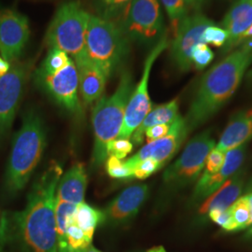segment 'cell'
I'll return each mask as SVG.
<instances>
[{
	"instance_id": "6da1fadb",
	"label": "cell",
	"mask_w": 252,
	"mask_h": 252,
	"mask_svg": "<svg viewBox=\"0 0 252 252\" xmlns=\"http://www.w3.org/2000/svg\"><path fill=\"white\" fill-rule=\"evenodd\" d=\"M63 169L53 162L36 180L26 208L0 220V252H58L56 189Z\"/></svg>"
},
{
	"instance_id": "7a4b0ae2",
	"label": "cell",
	"mask_w": 252,
	"mask_h": 252,
	"mask_svg": "<svg viewBox=\"0 0 252 252\" xmlns=\"http://www.w3.org/2000/svg\"><path fill=\"white\" fill-rule=\"evenodd\" d=\"M252 64V52L237 48L205 73L184 117L189 133L204 126L225 106Z\"/></svg>"
},
{
	"instance_id": "3957f363",
	"label": "cell",
	"mask_w": 252,
	"mask_h": 252,
	"mask_svg": "<svg viewBox=\"0 0 252 252\" xmlns=\"http://www.w3.org/2000/svg\"><path fill=\"white\" fill-rule=\"evenodd\" d=\"M46 144L45 130L39 116L31 111L14 136L5 176V189L15 195L25 188L41 160Z\"/></svg>"
},
{
	"instance_id": "277c9868",
	"label": "cell",
	"mask_w": 252,
	"mask_h": 252,
	"mask_svg": "<svg viewBox=\"0 0 252 252\" xmlns=\"http://www.w3.org/2000/svg\"><path fill=\"white\" fill-rule=\"evenodd\" d=\"M134 88L131 73L124 71L116 91L108 97H101L93 109L92 122L94 131L93 163L96 166L107 160V145L116 139L120 134L126 106Z\"/></svg>"
},
{
	"instance_id": "5b68a950",
	"label": "cell",
	"mask_w": 252,
	"mask_h": 252,
	"mask_svg": "<svg viewBox=\"0 0 252 252\" xmlns=\"http://www.w3.org/2000/svg\"><path fill=\"white\" fill-rule=\"evenodd\" d=\"M86 55L109 77L130 52V40L113 21L90 15L85 37Z\"/></svg>"
},
{
	"instance_id": "8992f818",
	"label": "cell",
	"mask_w": 252,
	"mask_h": 252,
	"mask_svg": "<svg viewBox=\"0 0 252 252\" xmlns=\"http://www.w3.org/2000/svg\"><path fill=\"white\" fill-rule=\"evenodd\" d=\"M90 14L77 1L66 2L56 10L46 33V44L72 56L74 62L87 57L85 37Z\"/></svg>"
},
{
	"instance_id": "52a82bcc",
	"label": "cell",
	"mask_w": 252,
	"mask_h": 252,
	"mask_svg": "<svg viewBox=\"0 0 252 252\" xmlns=\"http://www.w3.org/2000/svg\"><path fill=\"white\" fill-rule=\"evenodd\" d=\"M214 146L215 140L209 130L191 138L179 159L163 173L164 184L171 189H180L196 182Z\"/></svg>"
},
{
	"instance_id": "ba28073f",
	"label": "cell",
	"mask_w": 252,
	"mask_h": 252,
	"mask_svg": "<svg viewBox=\"0 0 252 252\" xmlns=\"http://www.w3.org/2000/svg\"><path fill=\"white\" fill-rule=\"evenodd\" d=\"M118 25L130 42L156 44L164 35L160 0H132Z\"/></svg>"
},
{
	"instance_id": "9c48e42d",
	"label": "cell",
	"mask_w": 252,
	"mask_h": 252,
	"mask_svg": "<svg viewBox=\"0 0 252 252\" xmlns=\"http://www.w3.org/2000/svg\"><path fill=\"white\" fill-rule=\"evenodd\" d=\"M168 37L164 34L161 39L154 45L153 50L148 54L144 63L142 78L135 86L128 100L126 108L123 127L117 138L129 139L134 134L136 128L141 125L145 117L152 110L153 105L149 94V81L153 63L163 51L169 46Z\"/></svg>"
},
{
	"instance_id": "30bf717a",
	"label": "cell",
	"mask_w": 252,
	"mask_h": 252,
	"mask_svg": "<svg viewBox=\"0 0 252 252\" xmlns=\"http://www.w3.org/2000/svg\"><path fill=\"white\" fill-rule=\"evenodd\" d=\"M214 22L201 11L188 14L175 30L170 45V57L174 65L180 72H188L192 68L191 52L193 47L203 42L202 34Z\"/></svg>"
},
{
	"instance_id": "8fae6325",
	"label": "cell",
	"mask_w": 252,
	"mask_h": 252,
	"mask_svg": "<svg viewBox=\"0 0 252 252\" xmlns=\"http://www.w3.org/2000/svg\"><path fill=\"white\" fill-rule=\"evenodd\" d=\"M36 84L54 98V101L73 114L80 115L81 106L79 99V76L74 60L54 74L35 72Z\"/></svg>"
},
{
	"instance_id": "7c38bea8",
	"label": "cell",
	"mask_w": 252,
	"mask_h": 252,
	"mask_svg": "<svg viewBox=\"0 0 252 252\" xmlns=\"http://www.w3.org/2000/svg\"><path fill=\"white\" fill-rule=\"evenodd\" d=\"M31 64L12 62L9 72L0 78V136L10 128L23 97Z\"/></svg>"
},
{
	"instance_id": "4fadbf2b",
	"label": "cell",
	"mask_w": 252,
	"mask_h": 252,
	"mask_svg": "<svg viewBox=\"0 0 252 252\" xmlns=\"http://www.w3.org/2000/svg\"><path fill=\"white\" fill-rule=\"evenodd\" d=\"M30 36L27 16L14 9H0V54L9 63L18 61Z\"/></svg>"
},
{
	"instance_id": "5bb4252c",
	"label": "cell",
	"mask_w": 252,
	"mask_h": 252,
	"mask_svg": "<svg viewBox=\"0 0 252 252\" xmlns=\"http://www.w3.org/2000/svg\"><path fill=\"white\" fill-rule=\"evenodd\" d=\"M189 134L184 118L180 116L174 123H172L167 135L148 143L138 153L126 160L125 163L133 169L135 164L142 160L153 159L158 162L162 168L178 153Z\"/></svg>"
},
{
	"instance_id": "9a60e30c",
	"label": "cell",
	"mask_w": 252,
	"mask_h": 252,
	"mask_svg": "<svg viewBox=\"0 0 252 252\" xmlns=\"http://www.w3.org/2000/svg\"><path fill=\"white\" fill-rule=\"evenodd\" d=\"M247 144L241 145L226 153L225 162L221 169L213 175L203 173L194 187L192 202L197 203L209 197L217 189H220L227 180L232 178L238 170L245 160Z\"/></svg>"
},
{
	"instance_id": "2e32d148",
	"label": "cell",
	"mask_w": 252,
	"mask_h": 252,
	"mask_svg": "<svg viewBox=\"0 0 252 252\" xmlns=\"http://www.w3.org/2000/svg\"><path fill=\"white\" fill-rule=\"evenodd\" d=\"M148 192L149 188L146 184L125 189L103 211L104 220L111 223H124L132 220L148 197Z\"/></svg>"
},
{
	"instance_id": "e0dca14e",
	"label": "cell",
	"mask_w": 252,
	"mask_h": 252,
	"mask_svg": "<svg viewBox=\"0 0 252 252\" xmlns=\"http://www.w3.org/2000/svg\"><path fill=\"white\" fill-rule=\"evenodd\" d=\"M252 25V0H236L227 11L220 26L228 33L221 54H229L238 47V41Z\"/></svg>"
},
{
	"instance_id": "ac0fdd59",
	"label": "cell",
	"mask_w": 252,
	"mask_h": 252,
	"mask_svg": "<svg viewBox=\"0 0 252 252\" xmlns=\"http://www.w3.org/2000/svg\"><path fill=\"white\" fill-rule=\"evenodd\" d=\"M79 76V90L85 105L100 99L102 96L108 76L96 64L85 57L81 61L75 62Z\"/></svg>"
},
{
	"instance_id": "d6986e66",
	"label": "cell",
	"mask_w": 252,
	"mask_h": 252,
	"mask_svg": "<svg viewBox=\"0 0 252 252\" xmlns=\"http://www.w3.org/2000/svg\"><path fill=\"white\" fill-rule=\"evenodd\" d=\"M252 138V107L235 112L220 136L217 150L227 153Z\"/></svg>"
},
{
	"instance_id": "ffe728a7",
	"label": "cell",
	"mask_w": 252,
	"mask_h": 252,
	"mask_svg": "<svg viewBox=\"0 0 252 252\" xmlns=\"http://www.w3.org/2000/svg\"><path fill=\"white\" fill-rule=\"evenodd\" d=\"M245 169L238 170L232 178L212 193L199 209L200 215H207L212 210H226L233 206L245 189Z\"/></svg>"
},
{
	"instance_id": "44dd1931",
	"label": "cell",
	"mask_w": 252,
	"mask_h": 252,
	"mask_svg": "<svg viewBox=\"0 0 252 252\" xmlns=\"http://www.w3.org/2000/svg\"><path fill=\"white\" fill-rule=\"evenodd\" d=\"M87 174L81 163H77L62 175L56 189V200L78 206L84 203Z\"/></svg>"
},
{
	"instance_id": "7402d4cb",
	"label": "cell",
	"mask_w": 252,
	"mask_h": 252,
	"mask_svg": "<svg viewBox=\"0 0 252 252\" xmlns=\"http://www.w3.org/2000/svg\"><path fill=\"white\" fill-rule=\"evenodd\" d=\"M179 108V99L175 98L165 104L152 108L141 125L136 128L134 134L131 136L132 143L136 146L141 144L144 140L145 132L153 126L171 125L180 116Z\"/></svg>"
},
{
	"instance_id": "603a6c76",
	"label": "cell",
	"mask_w": 252,
	"mask_h": 252,
	"mask_svg": "<svg viewBox=\"0 0 252 252\" xmlns=\"http://www.w3.org/2000/svg\"><path fill=\"white\" fill-rule=\"evenodd\" d=\"M70 218L75 224L94 237L96 227L104 221V213L85 203H81L76 206Z\"/></svg>"
},
{
	"instance_id": "cb8c5ba5",
	"label": "cell",
	"mask_w": 252,
	"mask_h": 252,
	"mask_svg": "<svg viewBox=\"0 0 252 252\" xmlns=\"http://www.w3.org/2000/svg\"><path fill=\"white\" fill-rule=\"evenodd\" d=\"M72 59L69 55L57 48H51L41 65L36 72L41 74H54L63 68Z\"/></svg>"
},
{
	"instance_id": "d4e9b609",
	"label": "cell",
	"mask_w": 252,
	"mask_h": 252,
	"mask_svg": "<svg viewBox=\"0 0 252 252\" xmlns=\"http://www.w3.org/2000/svg\"><path fill=\"white\" fill-rule=\"evenodd\" d=\"M132 0H96L100 17L113 21L121 19Z\"/></svg>"
},
{
	"instance_id": "484cf974",
	"label": "cell",
	"mask_w": 252,
	"mask_h": 252,
	"mask_svg": "<svg viewBox=\"0 0 252 252\" xmlns=\"http://www.w3.org/2000/svg\"><path fill=\"white\" fill-rule=\"evenodd\" d=\"M230 211L235 226V231H240L250 227V205L246 195L237 199L230 207Z\"/></svg>"
},
{
	"instance_id": "4316f807",
	"label": "cell",
	"mask_w": 252,
	"mask_h": 252,
	"mask_svg": "<svg viewBox=\"0 0 252 252\" xmlns=\"http://www.w3.org/2000/svg\"><path fill=\"white\" fill-rule=\"evenodd\" d=\"M170 19L173 29L176 30L180 22L188 15L189 9L185 0H160Z\"/></svg>"
},
{
	"instance_id": "83f0119b",
	"label": "cell",
	"mask_w": 252,
	"mask_h": 252,
	"mask_svg": "<svg viewBox=\"0 0 252 252\" xmlns=\"http://www.w3.org/2000/svg\"><path fill=\"white\" fill-rule=\"evenodd\" d=\"M215 54L206 43H198L193 47L191 52L192 67L196 70H203L213 61Z\"/></svg>"
},
{
	"instance_id": "f1b7e54d",
	"label": "cell",
	"mask_w": 252,
	"mask_h": 252,
	"mask_svg": "<svg viewBox=\"0 0 252 252\" xmlns=\"http://www.w3.org/2000/svg\"><path fill=\"white\" fill-rule=\"evenodd\" d=\"M228 40V33L224 28L215 24L208 26L202 34V41L207 45L223 48Z\"/></svg>"
},
{
	"instance_id": "f546056e",
	"label": "cell",
	"mask_w": 252,
	"mask_h": 252,
	"mask_svg": "<svg viewBox=\"0 0 252 252\" xmlns=\"http://www.w3.org/2000/svg\"><path fill=\"white\" fill-rule=\"evenodd\" d=\"M106 168L108 175L111 178L119 180H129L134 178L133 169L128 167L125 163V161L120 160L116 157H108L106 162Z\"/></svg>"
},
{
	"instance_id": "4dcf8cb0",
	"label": "cell",
	"mask_w": 252,
	"mask_h": 252,
	"mask_svg": "<svg viewBox=\"0 0 252 252\" xmlns=\"http://www.w3.org/2000/svg\"><path fill=\"white\" fill-rule=\"evenodd\" d=\"M134 145L132 141L126 138H116L107 145V154L108 156L116 157L120 160H124L128 154L133 152Z\"/></svg>"
},
{
	"instance_id": "1f68e13d",
	"label": "cell",
	"mask_w": 252,
	"mask_h": 252,
	"mask_svg": "<svg viewBox=\"0 0 252 252\" xmlns=\"http://www.w3.org/2000/svg\"><path fill=\"white\" fill-rule=\"evenodd\" d=\"M160 169L161 166L158 162L153 159H145L133 167V176L138 180H146Z\"/></svg>"
},
{
	"instance_id": "d6a6232c",
	"label": "cell",
	"mask_w": 252,
	"mask_h": 252,
	"mask_svg": "<svg viewBox=\"0 0 252 252\" xmlns=\"http://www.w3.org/2000/svg\"><path fill=\"white\" fill-rule=\"evenodd\" d=\"M209 219L227 232H235V226L230 208L226 210H212L208 212Z\"/></svg>"
},
{
	"instance_id": "836d02e7",
	"label": "cell",
	"mask_w": 252,
	"mask_h": 252,
	"mask_svg": "<svg viewBox=\"0 0 252 252\" xmlns=\"http://www.w3.org/2000/svg\"><path fill=\"white\" fill-rule=\"evenodd\" d=\"M226 153L213 149L207 156L205 172L208 175H213L221 169L225 162Z\"/></svg>"
},
{
	"instance_id": "e575fe53",
	"label": "cell",
	"mask_w": 252,
	"mask_h": 252,
	"mask_svg": "<svg viewBox=\"0 0 252 252\" xmlns=\"http://www.w3.org/2000/svg\"><path fill=\"white\" fill-rule=\"evenodd\" d=\"M170 126L171 125H159V126H153V127L149 128L145 132V135H146L148 143L155 141L157 139H160L164 135H167L170 130Z\"/></svg>"
},
{
	"instance_id": "d590c367",
	"label": "cell",
	"mask_w": 252,
	"mask_h": 252,
	"mask_svg": "<svg viewBox=\"0 0 252 252\" xmlns=\"http://www.w3.org/2000/svg\"><path fill=\"white\" fill-rule=\"evenodd\" d=\"M209 0H185L186 6L189 10L199 12L207 5Z\"/></svg>"
},
{
	"instance_id": "8d00e7d4",
	"label": "cell",
	"mask_w": 252,
	"mask_h": 252,
	"mask_svg": "<svg viewBox=\"0 0 252 252\" xmlns=\"http://www.w3.org/2000/svg\"><path fill=\"white\" fill-rule=\"evenodd\" d=\"M10 66H11V64L9 61H7L2 56H0V78L9 72Z\"/></svg>"
},
{
	"instance_id": "74e56055",
	"label": "cell",
	"mask_w": 252,
	"mask_h": 252,
	"mask_svg": "<svg viewBox=\"0 0 252 252\" xmlns=\"http://www.w3.org/2000/svg\"><path fill=\"white\" fill-rule=\"evenodd\" d=\"M248 201H249V205H250V213H251V218H250V227L252 226V192L247 193L246 194Z\"/></svg>"
},
{
	"instance_id": "f35d334b",
	"label": "cell",
	"mask_w": 252,
	"mask_h": 252,
	"mask_svg": "<svg viewBox=\"0 0 252 252\" xmlns=\"http://www.w3.org/2000/svg\"><path fill=\"white\" fill-rule=\"evenodd\" d=\"M238 48H241V49H244V50L249 51V52H252V38L250 39L249 41L245 42L244 44H242L240 47H238Z\"/></svg>"
},
{
	"instance_id": "ab89813d",
	"label": "cell",
	"mask_w": 252,
	"mask_h": 252,
	"mask_svg": "<svg viewBox=\"0 0 252 252\" xmlns=\"http://www.w3.org/2000/svg\"><path fill=\"white\" fill-rule=\"evenodd\" d=\"M246 81L249 85H252V67H251L246 74Z\"/></svg>"
},
{
	"instance_id": "60d3db41",
	"label": "cell",
	"mask_w": 252,
	"mask_h": 252,
	"mask_svg": "<svg viewBox=\"0 0 252 252\" xmlns=\"http://www.w3.org/2000/svg\"><path fill=\"white\" fill-rule=\"evenodd\" d=\"M245 191L247 192V193H250V192H252V177L250 179V180L248 181V183H247V185H245Z\"/></svg>"
},
{
	"instance_id": "b9f144b4",
	"label": "cell",
	"mask_w": 252,
	"mask_h": 252,
	"mask_svg": "<svg viewBox=\"0 0 252 252\" xmlns=\"http://www.w3.org/2000/svg\"><path fill=\"white\" fill-rule=\"evenodd\" d=\"M147 252H166L165 250L163 249V247L162 246H159V247H154L152 248L151 250H149Z\"/></svg>"
},
{
	"instance_id": "7bdbcfd3",
	"label": "cell",
	"mask_w": 252,
	"mask_h": 252,
	"mask_svg": "<svg viewBox=\"0 0 252 252\" xmlns=\"http://www.w3.org/2000/svg\"><path fill=\"white\" fill-rule=\"evenodd\" d=\"M83 252H100L99 251H97L94 247H93L92 245H91L89 248H87L85 251Z\"/></svg>"
}]
</instances>
